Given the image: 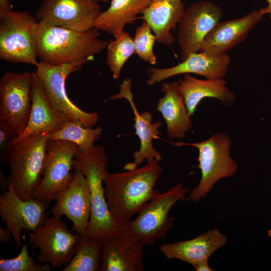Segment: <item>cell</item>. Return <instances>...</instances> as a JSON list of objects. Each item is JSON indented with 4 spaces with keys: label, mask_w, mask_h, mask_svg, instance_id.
Listing matches in <instances>:
<instances>
[{
    "label": "cell",
    "mask_w": 271,
    "mask_h": 271,
    "mask_svg": "<svg viewBox=\"0 0 271 271\" xmlns=\"http://www.w3.org/2000/svg\"><path fill=\"white\" fill-rule=\"evenodd\" d=\"M126 172L106 174L105 198L115 222L122 229L130 218L159 192L154 189L163 168L156 160Z\"/></svg>",
    "instance_id": "cell-1"
},
{
    "label": "cell",
    "mask_w": 271,
    "mask_h": 271,
    "mask_svg": "<svg viewBox=\"0 0 271 271\" xmlns=\"http://www.w3.org/2000/svg\"><path fill=\"white\" fill-rule=\"evenodd\" d=\"M98 35L95 28L80 32L39 22L38 57L51 65L85 64L107 47L108 42L98 38Z\"/></svg>",
    "instance_id": "cell-2"
},
{
    "label": "cell",
    "mask_w": 271,
    "mask_h": 271,
    "mask_svg": "<svg viewBox=\"0 0 271 271\" xmlns=\"http://www.w3.org/2000/svg\"><path fill=\"white\" fill-rule=\"evenodd\" d=\"M107 160L104 148L93 145L85 150L78 149L72 164L73 169L80 171L84 176L90 193L91 214L84 236L101 240L116 235L121 231L110 213L103 186L108 173Z\"/></svg>",
    "instance_id": "cell-3"
},
{
    "label": "cell",
    "mask_w": 271,
    "mask_h": 271,
    "mask_svg": "<svg viewBox=\"0 0 271 271\" xmlns=\"http://www.w3.org/2000/svg\"><path fill=\"white\" fill-rule=\"evenodd\" d=\"M48 137L37 134L13 142L2 158L10 171L8 183L22 200L32 198L42 180Z\"/></svg>",
    "instance_id": "cell-4"
},
{
    "label": "cell",
    "mask_w": 271,
    "mask_h": 271,
    "mask_svg": "<svg viewBox=\"0 0 271 271\" xmlns=\"http://www.w3.org/2000/svg\"><path fill=\"white\" fill-rule=\"evenodd\" d=\"M171 143L176 147L191 146L198 150V167L201 171V178L197 186L189 195V198L194 202L205 198L216 182L233 176L237 170V163L230 156L231 141L225 133L215 134L198 143Z\"/></svg>",
    "instance_id": "cell-5"
},
{
    "label": "cell",
    "mask_w": 271,
    "mask_h": 271,
    "mask_svg": "<svg viewBox=\"0 0 271 271\" xmlns=\"http://www.w3.org/2000/svg\"><path fill=\"white\" fill-rule=\"evenodd\" d=\"M38 23L27 11L0 13V58L36 67Z\"/></svg>",
    "instance_id": "cell-6"
},
{
    "label": "cell",
    "mask_w": 271,
    "mask_h": 271,
    "mask_svg": "<svg viewBox=\"0 0 271 271\" xmlns=\"http://www.w3.org/2000/svg\"><path fill=\"white\" fill-rule=\"evenodd\" d=\"M188 189L182 184L160 192L139 212L137 217L124 225L122 229L137 238L144 245H154L158 239L165 237L173 224L169 217L172 207L184 200Z\"/></svg>",
    "instance_id": "cell-7"
},
{
    "label": "cell",
    "mask_w": 271,
    "mask_h": 271,
    "mask_svg": "<svg viewBox=\"0 0 271 271\" xmlns=\"http://www.w3.org/2000/svg\"><path fill=\"white\" fill-rule=\"evenodd\" d=\"M84 63L51 65L41 61L35 73L42 84L45 95L52 107L70 120L80 121L84 126L92 127L98 120L97 112H86L79 108L68 97L65 88L68 76L79 71Z\"/></svg>",
    "instance_id": "cell-8"
},
{
    "label": "cell",
    "mask_w": 271,
    "mask_h": 271,
    "mask_svg": "<svg viewBox=\"0 0 271 271\" xmlns=\"http://www.w3.org/2000/svg\"><path fill=\"white\" fill-rule=\"evenodd\" d=\"M33 72L9 71L0 79V121L15 137L25 130L31 109Z\"/></svg>",
    "instance_id": "cell-9"
},
{
    "label": "cell",
    "mask_w": 271,
    "mask_h": 271,
    "mask_svg": "<svg viewBox=\"0 0 271 271\" xmlns=\"http://www.w3.org/2000/svg\"><path fill=\"white\" fill-rule=\"evenodd\" d=\"M60 217H47L43 225L27 233L33 249H39V260L49 263L52 268L67 265L72 258L76 244L80 238L72 233Z\"/></svg>",
    "instance_id": "cell-10"
},
{
    "label": "cell",
    "mask_w": 271,
    "mask_h": 271,
    "mask_svg": "<svg viewBox=\"0 0 271 271\" xmlns=\"http://www.w3.org/2000/svg\"><path fill=\"white\" fill-rule=\"evenodd\" d=\"M78 150L72 142L48 140L42 180L33 197L50 203L70 184L74 176L73 161Z\"/></svg>",
    "instance_id": "cell-11"
},
{
    "label": "cell",
    "mask_w": 271,
    "mask_h": 271,
    "mask_svg": "<svg viewBox=\"0 0 271 271\" xmlns=\"http://www.w3.org/2000/svg\"><path fill=\"white\" fill-rule=\"evenodd\" d=\"M95 0H42L36 12L39 22L84 32L94 28L102 13Z\"/></svg>",
    "instance_id": "cell-12"
},
{
    "label": "cell",
    "mask_w": 271,
    "mask_h": 271,
    "mask_svg": "<svg viewBox=\"0 0 271 271\" xmlns=\"http://www.w3.org/2000/svg\"><path fill=\"white\" fill-rule=\"evenodd\" d=\"M49 207V202L34 197L21 199L10 184L0 194L1 219L11 232L18 248L22 245V231H33L43 225Z\"/></svg>",
    "instance_id": "cell-13"
},
{
    "label": "cell",
    "mask_w": 271,
    "mask_h": 271,
    "mask_svg": "<svg viewBox=\"0 0 271 271\" xmlns=\"http://www.w3.org/2000/svg\"><path fill=\"white\" fill-rule=\"evenodd\" d=\"M223 11L210 1H201L189 6L179 23L177 42L181 61L197 53L207 35L220 22Z\"/></svg>",
    "instance_id": "cell-14"
},
{
    "label": "cell",
    "mask_w": 271,
    "mask_h": 271,
    "mask_svg": "<svg viewBox=\"0 0 271 271\" xmlns=\"http://www.w3.org/2000/svg\"><path fill=\"white\" fill-rule=\"evenodd\" d=\"M55 205L49 213L61 217L65 215L72 221V231L85 236L89 222L91 210V197L84 176L74 170L70 184L55 197Z\"/></svg>",
    "instance_id": "cell-15"
},
{
    "label": "cell",
    "mask_w": 271,
    "mask_h": 271,
    "mask_svg": "<svg viewBox=\"0 0 271 271\" xmlns=\"http://www.w3.org/2000/svg\"><path fill=\"white\" fill-rule=\"evenodd\" d=\"M144 246L123 229L117 235L102 240L99 270H144Z\"/></svg>",
    "instance_id": "cell-16"
},
{
    "label": "cell",
    "mask_w": 271,
    "mask_h": 271,
    "mask_svg": "<svg viewBox=\"0 0 271 271\" xmlns=\"http://www.w3.org/2000/svg\"><path fill=\"white\" fill-rule=\"evenodd\" d=\"M131 81L128 78H124L120 84V91L111 96L108 100H116L122 98L127 100L132 109L134 114V123L133 127L136 134L140 141V147L138 151L133 154L134 161L132 165H129L125 169L128 170L136 168L137 166L142 164L145 160L148 162L156 160L159 162L162 156L154 147L153 141L159 139L158 135L161 132L159 128L162 126L160 121L153 122L152 114L149 111L140 113L133 100V94L131 90Z\"/></svg>",
    "instance_id": "cell-17"
},
{
    "label": "cell",
    "mask_w": 271,
    "mask_h": 271,
    "mask_svg": "<svg viewBox=\"0 0 271 271\" xmlns=\"http://www.w3.org/2000/svg\"><path fill=\"white\" fill-rule=\"evenodd\" d=\"M231 58L226 53L213 56L204 52L190 55L178 65L167 68L151 67L148 69V79L146 83L152 86L171 77L185 74H194L206 79L223 78L226 75Z\"/></svg>",
    "instance_id": "cell-18"
},
{
    "label": "cell",
    "mask_w": 271,
    "mask_h": 271,
    "mask_svg": "<svg viewBox=\"0 0 271 271\" xmlns=\"http://www.w3.org/2000/svg\"><path fill=\"white\" fill-rule=\"evenodd\" d=\"M262 17L259 10H254L242 17L218 22L204 38L200 51L213 56L227 53L246 38Z\"/></svg>",
    "instance_id": "cell-19"
},
{
    "label": "cell",
    "mask_w": 271,
    "mask_h": 271,
    "mask_svg": "<svg viewBox=\"0 0 271 271\" xmlns=\"http://www.w3.org/2000/svg\"><path fill=\"white\" fill-rule=\"evenodd\" d=\"M68 120L70 119L50 105L40 79L35 72H33L32 101L29 118L25 130L20 136L14 137L12 142L33 134H50L61 128Z\"/></svg>",
    "instance_id": "cell-20"
},
{
    "label": "cell",
    "mask_w": 271,
    "mask_h": 271,
    "mask_svg": "<svg viewBox=\"0 0 271 271\" xmlns=\"http://www.w3.org/2000/svg\"><path fill=\"white\" fill-rule=\"evenodd\" d=\"M226 243V236L216 228L190 240L163 244L160 250L168 259H179L194 266L208 260Z\"/></svg>",
    "instance_id": "cell-21"
},
{
    "label": "cell",
    "mask_w": 271,
    "mask_h": 271,
    "mask_svg": "<svg viewBox=\"0 0 271 271\" xmlns=\"http://www.w3.org/2000/svg\"><path fill=\"white\" fill-rule=\"evenodd\" d=\"M161 90L164 96L158 100L156 109L165 119L167 136L171 139H183L193 123L179 82H164Z\"/></svg>",
    "instance_id": "cell-22"
},
{
    "label": "cell",
    "mask_w": 271,
    "mask_h": 271,
    "mask_svg": "<svg viewBox=\"0 0 271 271\" xmlns=\"http://www.w3.org/2000/svg\"><path fill=\"white\" fill-rule=\"evenodd\" d=\"M178 82L190 116L194 114L198 105L205 98H216L223 107L231 106L236 100L234 93L226 86L223 78L201 80L190 74H185Z\"/></svg>",
    "instance_id": "cell-23"
},
{
    "label": "cell",
    "mask_w": 271,
    "mask_h": 271,
    "mask_svg": "<svg viewBox=\"0 0 271 271\" xmlns=\"http://www.w3.org/2000/svg\"><path fill=\"white\" fill-rule=\"evenodd\" d=\"M185 10L182 0H152L142 14V19L150 27L158 42L170 46L175 40L171 31L179 23Z\"/></svg>",
    "instance_id": "cell-24"
},
{
    "label": "cell",
    "mask_w": 271,
    "mask_h": 271,
    "mask_svg": "<svg viewBox=\"0 0 271 271\" xmlns=\"http://www.w3.org/2000/svg\"><path fill=\"white\" fill-rule=\"evenodd\" d=\"M152 0H111L110 6L96 19L94 28L112 35L120 33L127 24H132L143 14Z\"/></svg>",
    "instance_id": "cell-25"
},
{
    "label": "cell",
    "mask_w": 271,
    "mask_h": 271,
    "mask_svg": "<svg viewBox=\"0 0 271 271\" xmlns=\"http://www.w3.org/2000/svg\"><path fill=\"white\" fill-rule=\"evenodd\" d=\"M102 240L81 236L75 253L62 271L99 270Z\"/></svg>",
    "instance_id": "cell-26"
},
{
    "label": "cell",
    "mask_w": 271,
    "mask_h": 271,
    "mask_svg": "<svg viewBox=\"0 0 271 271\" xmlns=\"http://www.w3.org/2000/svg\"><path fill=\"white\" fill-rule=\"evenodd\" d=\"M102 132L101 127L92 128L78 120H68L58 130L49 134L48 140L67 141L76 145L79 150H85L92 147Z\"/></svg>",
    "instance_id": "cell-27"
},
{
    "label": "cell",
    "mask_w": 271,
    "mask_h": 271,
    "mask_svg": "<svg viewBox=\"0 0 271 271\" xmlns=\"http://www.w3.org/2000/svg\"><path fill=\"white\" fill-rule=\"evenodd\" d=\"M106 63L114 79L120 76L127 60L134 53L133 39L124 30L108 43Z\"/></svg>",
    "instance_id": "cell-28"
},
{
    "label": "cell",
    "mask_w": 271,
    "mask_h": 271,
    "mask_svg": "<svg viewBox=\"0 0 271 271\" xmlns=\"http://www.w3.org/2000/svg\"><path fill=\"white\" fill-rule=\"evenodd\" d=\"M152 29L145 21L136 29L133 38L134 53L145 62L155 65L157 58L153 52V46L156 36L152 32Z\"/></svg>",
    "instance_id": "cell-29"
},
{
    "label": "cell",
    "mask_w": 271,
    "mask_h": 271,
    "mask_svg": "<svg viewBox=\"0 0 271 271\" xmlns=\"http://www.w3.org/2000/svg\"><path fill=\"white\" fill-rule=\"evenodd\" d=\"M51 268L48 263H35L33 256L29 255L28 245L25 243L15 257L0 259V271H50Z\"/></svg>",
    "instance_id": "cell-30"
},
{
    "label": "cell",
    "mask_w": 271,
    "mask_h": 271,
    "mask_svg": "<svg viewBox=\"0 0 271 271\" xmlns=\"http://www.w3.org/2000/svg\"><path fill=\"white\" fill-rule=\"evenodd\" d=\"M15 137L11 128L0 121V155L3 158L13 138Z\"/></svg>",
    "instance_id": "cell-31"
},
{
    "label": "cell",
    "mask_w": 271,
    "mask_h": 271,
    "mask_svg": "<svg viewBox=\"0 0 271 271\" xmlns=\"http://www.w3.org/2000/svg\"><path fill=\"white\" fill-rule=\"evenodd\" d=\"M12 236L11 232L8 229L0 228V242L1 243L8 242Z\"/></svg>",
    "instance_id": "cell-32"
},
{
    "label": "cell",
    "mask_w": 271,
    "mask_h": 271,
    "mask_svg": "<svg viewBox=\"0 0 271 271\" xmlns=\"http://www.w3.org/2000/svg\"><path fill=\"white\" fill-rule=\"evenodd\" d=\"M196 271H212V269L208 265V260L203 261L194 265Z\"/></svg>",
    "instance_id": "cell-33"
},
{
    "label": "cell",
    "mask_w": 271,
    "mask_h": 271,
    "mask_svg": "<svg viewBox=\"0 0 271 271\" xmlns=\"http://www.w3.org/2000/svg\"><path fill=\"white\" fill-rule=\"evenodd\" d=\"M9 0H0V13L13 11Z\"/></svg>",
    "instance_id": "cell-34"
},
{
    "label": "cell",
    "mask_w": 271,
    "mask_h": 271,
    "mask_svg": "<svg viewBox=\"0 0 271 271\" xmlns=\"http://www.w3.org/2000/svg\"><path fill=\"white\" fill-rule=\"evenodd\" d=\"M267 3L268 5L263 8L259 10L261 14L263 15L268 14L269 15V18L271 19V0H265Z\"/></svg>",
    "instance_id": "cell-35"
},
{
    "label": "cell",
    "mask_w": 271,
    "mask_h": 271,
    "mask_svg": "<svg viewBox=\"0 0 271 271\" xmlns=\"http://www.w3.org/2000/svg\"><path fill=\"white\" fill-rule=\"evenodd\" d=\"M10 1H13V0H9ZM97 2H101L104 3H108L109 2V0H95Z\"/></svg>",
    "instance_id": "cell-36"
},
{
    "label": "cell",
    "mask_w": 271,
    "mask_h": 271,
    "mask_svg": "<svg viewBox=\"0 0 271 271\" xmlns=\"http://www.w3.org/2000/svg\"><path fill=\"white\" fill-rule=\"evenodd\" d=\"M268 234L271 237V229L268 231Z\"/></svg>",
    "instance_id": "cell-37"
}]
</instances>
